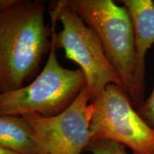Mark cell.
Wrapping results in <instances>:
<instances>
[{
	"instance_id": "cell-8",
	"label": "cell",
	"mask_w": 154,
	"mask_h": 154,
	"mask_svg": "<svg viewBox=\"0 0 154 154\" xmlns=\"http://www.w3.org/2000/svg\"><path fill=\"white\" fill-rule=\"evenodd\" d=\"M0 146L22 154H40L34 131L23 116L0 115Z\"/></svg>"
},
{
	"instance_id": "cell-11",
	"label": "cell",
	"mask_w": 154,
	"mask_h": 154,
	"mask_svg": "<svg viewBox=\"0 0 154 154\" xmlns=\"http://www.w3.org/2000/svg\"><path fill=\"white\" fill-rule=\"evenodd\" d=\"M16 0H0V11L5 10L14 4Z\"/></svg>"
},
{
	"instance_id": "cell-7",
	"label": "cell",
	"mask_w": 154,
	"mask_h": 154,
	"mask_svg": "<svg viewBox=\"0 0 154 154\" xmlns=\"http://www.w3.org/2000/svg\"><path fill=\"white\" fill-rule=\"evenodd\" d=\"M131 19L135 35V66L128 96L136 109L144 101L146 89L145 59L154 44V2L151 0H122Z\"/></svg>"
},
{
	"instance_id": "cell-10",
	"label": "cell",
	"mask_w": 154,
	"mask_h": 154,
	"mask_svg": "<svg viewBox=\"0 0 154 154\" xmlns=\"http://www.w3.org/2000/svg\"><path fill=\"white\" fill-rule=\"evenodd\" d=\"M136 110L146 124L154 128V87L149 97L144 100Z\"/></svg>"
},
{
	"instance_id": "cell-2",
	"label": "cell",
	"mask_w": 154,
	"mask_h": 154,
	"mask_svg": "<svg viewBox=\"0 0 154 154\" xmlns=\"http://www.w3.org/2000/svg\"><path fill=\"white\" fill-rule=\"evenodd\" d=\"M57 49L51 36L49 57L33 82L17 90L0 93V115L22 116L35 113L51 117L74 102L86 85V77L80 69L72 70L61 66Z\"/></svg>"
},
{
	"instance_id": "cell-1",
	"label": "cell",
	"mask_w": 154,
	"mask_h": 154,
	"mask_svg": "<svg viewBox=\"0 0 154 154\" xmlns=\"http://www.w3.org/2000/svg\"><path fill=\"white\" fill-rule=\"evenodd\" d=\"M43 1L16 0L0 11V93L17 90L36 74L51 47Z\"/></svg>"
},
{
	"instance_id": "cell-9",
	"label": "cell",
	"mask_w": 154,
	"mask_h": 154,
	"mask_svg": "<svg viewBox=\"0 0 154 154\" xmlns=\"http://www.w3.org/2000/svg\"><path fill=\"white\" fill-rule=\"evenodd\" d=\"M86 149L91 154H128L126 146L117 142L105 139L91 141Z\"/></svg>"
},
{
	"instance_id": "cell-4",
	"label": "cell",
	"mask_w": 154,
	"mask_h": 154,
	"mask_svg": "<svg viewBox=\"0 0 154 154\" xmlns=\"http://www.w3.org/2000/svg\"><path fill=\"white\" fill-rule=\"evenodd\" d=\"M62 1L95 33L129 95L135 66V35L127 9L112 0Z\"/></svg>"
},
{
	"instance_id": "cell-6",
	"label": "cell",
	"mask_w": 154,
	"mask_h": 154,
	"mask_svg": "<svg viewBox=\"0 0 154 154\" xmlns=\"http://www.w3.org/2000/svg\"><path fill=\"white\" fill-rule=\"evenodd\" d=\"M94 106L86 85L65 111L51 117L22 116L29 123L40 154H82L91 142Z\"/></svg>"
},
{
	"instance_id": "cell-3",
	"label": "cell",
	"mask_w": 154,
	"mask_h": 154,
	"mask_svg": "<svg viewBox=\"0 0 154 154\" xmlns=\"http://www.w3.org/2000/svg\"><path fill=\"white\" fill-rule=\"evenodd\" d=\"M51 9L50 29L56 47L63 49L65 57L79 66L86 77L91 101L109 84H116L124 88L101 42L91 29L62 0L51 2Z\"/></svg>"
},
{
	"instance_id": "cell-5",
	"label": "cell",
	"mask_w": 154,
	"mask_h": 154,
	"mask_svg": "<svg viewBox=\"0 0 154 154\" xmlns=\"http://www.w3.org/2000/svg\"><path fill=\"white\" fill-rule=\"evenodd\" d=\"M91 102V141L109 140L130 149L132 154H154V128L138 115L124 88L109 84Z\"/></svg>"
},
{
	"instance_id": "cell-12",
	"label": "cell",
	"mask_w": 154,
	"mask_h": 154,
	"mask_svg": "<svg viewBox=\"0 0 154 154\" xmlns=\"http://www.w3.org/2000/svg\"><path fill=\"white\" fill-rule=\"evenodd\" d=\"M0 154H22L0 146Z\"/></svg>"
}]
</instances>
